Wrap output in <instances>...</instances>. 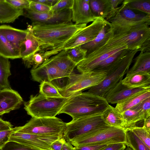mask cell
<instances>
[{
    "mask_svg": "<svg viewBox=\"0 0 150 150\" xmlns=\"http://www.w3.org/2000/svg\"><path fill=\"white\" fill-rule=\"evenodd\" d=\"M87 26L72 22L58 24L32 22L27 28L38 39L43 49H61L66 42L77 32Z\"/></svg>",
    "mask_w": 150,
    "mask_h": 150,
    "instance_id": "6da1fadb",
    "label": "cell"
},
{
    "mask_svg": "<svg viewBox=\"0 0 150 150\" xmlns=\"http://www.w3.org/2000/svg\"><path fill=\"white\" fill-rule=\"evenodd\" d=\"M108 25L109 38L105 45L96 50H114L126 45L129 50L139 51L144 42L150 38V28L147 24L120 26L109 22Z\"/></svg>",
    "mask_w": 150,
    "mask_h": 150,
    "instance_id": "7a4b0ae2",
    "label": "cell"
},
{
    "mask_svg": "<svg viewBox=\"0 0 150 150\" xmlns=\"http://www.w3.org/2000/svg\"><path fill=\"white\" fill-rule=\"evenodd\" d=\"M109 105L102 97L89 92H81L70 96L59 114L69 115L72 120L88 115L102 114Z\"/></svg>",
    "mask_w": 150,
    "mask_h": 150,
    "instance_id": "3957f363",
    "label": "cell"
},
{
    "mask_svg": "<svg viewBox=\"0 0 150 150\" xmlns=\"http://www.w3.org/2000/svg\"><path fill=\"white\" fill-rule=\"evenodd\" d=\"M69 97L49 98L40 93L31 95L24 103V108L32 117H54L59 112Z\"/></svg>",
    "mask_w": 150,
    "mask_h": 150,
    "instance_id": "277c9868",
    "label": "cell"
},
{
    "mask_svg": "<svg viewBox=\"0 0 150 150\" xmlns=\"http://www.w3.org/2000/svg\"><path fill=\"white\" fill-rule=\"evenodd\" d=\"M70 142L74 147L108 143H122L126 145V129L105 125Z\"/></svg>",
    "mask_w": 150,
    "mask_h": 150,
    "instance_id": "5b68a950",
    "label": "cell"
},
{
    "mask_svg": "<svg viewBox=\"0 0 150 150\" xmlns=\"http://www.w3.org/2000/svg\"><path fill=\"white\" fill-rule=\"evenodd\" d=\"M138 50H129L109 71L105 78L89 88L88 92L103 97L105 94L122 79L127 73Z\"/></svg>",
    "mask_w": 150,
    "mask_h": 150,
    "instance_id": "8992f818",
    "label": "cell"
},
{
    "mask_svg": "<svg viewBox=\"0 0 150 150\" xmlns=\"http://www.w3.org/2000/svg\"><path fill=\"white\" fill-rule=\"evenodd\" d=\"M66 123L57 117H32L16 132L47 136H63Z\"/></svg>",
    "mask_w": 150,
    "mask_h": 150,
    "instance_id": "52a82bcc",
    "label": "cell"
},
{
    "mask_svg": "<svg viewBox=\"0 0 150 150\" xmlns=\"http://www.w3.org/2000/svg\"><path fill=\"white\" fill-rule=\"evenodd\" d=\"M106 75L107 73L105 72L94 71L80 74L74 73L68 78V83L66 85L57 88L63 97H69L97 85L105 78Z\"/></svg>",
    "mask_w": 150,
    "mask_h": 150,
    "instance_id": "ba28073f",
    "label": "cell"
},
{
    "mask_svg": "<svg viewBox=\"0 0 150 150\" xmlns=\"http://www.w3.org/2000/svg\"><path fill=\"white\" fill-rule=\"evenodd\" d=\"M105 125L102 114L85 116L66 123L63 137L66 141L70 142Z\"/></svg>",
    "mask_w": 150,
    "mask_h": 150,
    "instance_id": "9c48e42d",
    "label": "cell"
},
{
    "mask_svg": "<svg viewBox=\"0 0 150 150\" xmlns=\"http://www.w3.org/2000/svg\"><path fill=\"white\" fill-rule=\"evenodd\" d=\"M108 23L104 18L97 17L91 23L78 31L67 41L63 46V50L80 46L93 40Z\"/></svg>",
    "mask_w": 150,
    "mask_h": 150,
    "instance_id": "30bf717a",
    "label": "cell"
},
{
    "mask_svg": "<svg viewBox=\"0 0 150 150\" xmlns=\"http://www.w3.org/2000/svg\"><path fill=\"white\" fill-rule=\"evenodd\" d=\"M23 16L30 19L33 22L47 24H58L71 22L72 12L71 9L58 11L51 10L43 13L33 11L29 8L23 9Z\"/></svg>",
    "mask_w": 150,
    "mask_h": 150,
    "instance_id": "8fae6325",
    "label": "cell"
},
{
    "mask_svg": "<svg viewBox=\"0 0 150 150\" xmlns=\"http://www.w3.org/2000/svg\"><path fill=\"white\" fill-rule=\"evenodd\" d=\"M63 136H47L16 132L9 141H13L41 150H51V145Z\"/></svg>",
    "mask_w": 150,
    "mask_h": 150,
    "instance_id": "7c38bea8",
    "label": "cell"
},
{
    "mask_svg": "<svg viewBox=\"0 0 150 150\" xmlns=\"http://www.w3.org/2000/svg\"><path fill=\"white\" fill-rule=\"evenodd\" d=\"M122 80L104 95L103 98L109 103H120L136 95L150 90V87H128L122 83Z\"/></svg>",
    "mask_w": 150,
    "mask_h": 150,
    "instance_id": "4fadbf2b",
    "label": "cell"
},
{
    "mask_svg": "<svg viewBox=\"0 0 150 150\" xmlns=\"http://www.w3.org/2000/svg\"><path fill=\"white\" fill-rule=\"evenodd\" d=\"M127 49V46L114 50H102L95 51L87 55L83 60L76 66L78 71L81 73L93 71L102 61L121 50Z\"/></svg>",
    "mask_w": 150,
    "mask_h": 150,
    "instance_id": "5bb4252c",
    "label": "cell"
},
{
    "mask_svg": "<svg viewBox=\"0 0 150 150\" xmlns=\"http://www.w3.org/2000/svg\"><path fill=\"white\" fill-rule=\"evenodd\" d=\"M30 73L32 79L40 83L52 82L55 79L67 77L52 64L49 58L38 67L32 69Z\"/></svg>",
    "mask_w": 150,
    "mask_h": 150,
    "instance_id": "9a60e30c",
    "label": "cell"
},
{
    "mask_svg": "<svg viewBox=\"0 0 150 150\" xmlns=\"http://www.w3.org/2000/svg\"><path fill=\"white\" fill-rule=\"evenodd\" d=\"M112 13L118 18L120 24L123 25L150 24V15L136 13L122 4Z\"/></svg>",
    "mask_w": 150,
    "mask_h": 150,
    "instance_id": "2e32d148",
    "label": "cell"
},
{
    "mask_svg": "<svg viewBox=\"0 0 150 150\" xmlns=\"http://www.w3.org/2000/svg\"><path fill=\"white\" fill-rule=\"evenodd\" d=\"M89 0H73L71 9L72 21L76 25L86 24L93 22L97 17L90 8Z\"/></svg>",
    "mask_w": 150,
    "mask_h": 150,
    "instance_id": "e0dca14e",
    "label": "cell"
},
{
    "mask_svg": "<svg viewBox=\"0 0 150 150\" xmlns=\"http://www.w3.org/2000/svg\"><path fill=\"white\" fill-rule=\"evenodd\" d=\"M23 102L19 94L11 88L0 90V115L18 109Z\"/></svg>",
    "mask_w": 150,
    "mask_h": 150,
    "instance_id": "ac0fdd59",
    "label": "cell"
},
{
    "mask_svg": "<svg viewBox=\"0 0 150 150\" xmlns=\"http://www.w3.org/2000/svg\"><path fill=\"white\" fill-rule=\"evenodd\" d=\"M28 32L27 29L22 30L6 25H0V33L5 37L19 54L21 45Z\"/></svg>",
    "mask_w": 150,
    "mask_h": 150,
    "instance_id": "d6986e66",
    "label": "cell"
},
{
    "mask_svg": "<svg viewBox=\"0 0 150 150\" xmlns=\"http://www.w3.org/2000/svg\"><path fill=\"white\" fill-rule=\"evenodd\" d=\"M49 59L52 64L68 78L75 73L74 70L77 64L69 58L65 50H62Z\"/></svg>",
    "mask_w": 150,
    "mask_h": 150,
    "instance_id": "ffe728a7",
    "label": "cell"
},
{
    "mask_svg": "<svg viewBox=\"0 0 150 150\" xmlns=\"http://www.w3.org/2000/svg\"><path fill=\"white\" fill-rule=\"evenodd\" d=\"M61 49H43L40 47L39 50L32 55L22 59L25 67L35 69L38 67L50 57L55 55L62 50Z\"/></svg>",
    "mask_w": 150,
    "mask_h": 150,
    "instance_id": "44dd1931",
    "label": "cell"
},
{
    "mask_svg": "<svg viewBox=\"0 0 150 150\" xmlns=\"http://www.w3.org/2000/svg\"><path fill=\"white\" fill-rule=\"evenodd\" d=\"M23 14V9L14 8L6 0H0V23H13Z\"/></svg>",
    "mask_w": 150,
    "mask_h": 150,
    "instance_id": "7402d4cb",
    "label": "cell"
},
{
    "mask_svg": "<svg viewBox=\"0 0 150 150\" xmlns=\"http://www.w3.org/2000/svg\"><path fill=\"white\" fill-rule=\"evenodd\" d=\"M133 61L134 64L129 69L126 76L139 72L150 74V52H140Z\"/></svg>",
    "mask_w": 150,
    "mask_h": 150,
    "instance_id": "603a6c76",
    "label": "cell"
},
{
    "mask_svg": "<svg viewBox=\"0 0 150 150\" xmlns=\"http://www.w3.org/2000/svg\"><path fill=\"white\" fill-rule=\"evenodd\" d=\"M102 117L105 124L107 126L125 129L122 115L115 107L109 105L103 112Z\"/></svg>",
    "mask_w": 150,
    "mask_h": 150,
    "instance_id": "cb8c5ba5",
    "label": "cell"
},
{
    "mask_svg": "<svg viewBox=\"0 0 150 150\" xmlns=\"http://www.w3.org/2000/svg\"><path fill=\"white\" fill-rule=\"evenodd\" d=\"M108 28V24L102 28L94 39L80 45L82 49L86 50V56L95 51L105 45L110 35Z\"/></svg>",
    "mask_w": 150,
    "mask_h": 150,
    "instance_id": "d4e9b609",
    "label": "cell"
},
{
    "mask_svg": "<svg viewBox=\"0 0 150 150\" xmlns=\"http://www.w3.org/2000/svg\"><path fill=\"white\" fill-rule=\"evenodd\" d=\"M122 83L131 88L150 87V74L139 72L126 77L122 80Z\"/></svg>",
    "mask_w": 150,
    "mask_h": 150,
    "instance_id": "484cf974",
    "label": "cell"
},
{
    "mask_svg": "<svg viewBox=\"0 0 150 150\" xmlns=\"http://www.w3.org/2000/svg\"><path fill=\"white\" fill-rule=\"evenodd\" d=\"M28 29V33L22 43L20 48V55L22 59L32 55L39 50L40 47V44L38 40L30 31Z\"/></svg>",
    "mask_w": 150,
    "mask_h": 150,
    "instance_id": "4316f807",
    "label": "cell"
},
{
    "mask_svg": "<svg viewBox=\"0 0 150 150\" xmlns=\"http://www.w3.org/2000/svg\"><path fill=\"white\" fill-rule=\"evenodd\" d=\"M89 4L92 13L96 17L105 19L113 11L110 0H89Z\"/></svg>",
    "mask_w": 150,
    "mask_h": 150,
    "instance_id": "83f0119b",
    "label": "cell"
},
{
    "mask_svg": "<svg viewBox=\"0 0 150 150\" xmlns=\"http://www.w3.org/2000/svg\"><path fill=\"white\" fill-rule=\"evenodd\" d=\"M129 51L127 49H124L112 54L101 62L92 71L107 73Z\"/></svg>",
    "mask_w": 150,
    "mask_h": 150,
    "instance_id": "f1b7e54d",
    "label": "cell"
},
{
    "mask_svg": "<svg viewBox=\"0 0 150 150\" xmlns=\"http://www.w3.org/2000/svg\"><path fill=\"white\" fill-rule=\"evenodd\" d=\"M150 97V90L136 95L125 101L116 104L115 108L122 113L136 106L145 99Z\"/></svg>",
    "mask_w": 150,
    "mask_h": 150,
    "instance_id": "f546056e",
    "label": "cell"
},
{
    "mask_svg": "<svg viewBox=\"0 0 150 150\" xmlns=\"http://www.w3.org/2000/svg\"><path fill=\"white\" fill-rule=\"evenodd\" d=\"M9 59L0 56V90L11 89L8 78L11 75Z\"/></svg>",
    "mask_w": 150,
    "mask_h": 150,
    "instance_id": "4dcf8cb0",
    "label": "cell"
},
{
    "mask_svg": "<svg viewBox=\"0 0 150 150\" xmlns=\"http://www.w3.org/2000/svg\"><path fill=\"white\" fill-rule=\"evenodd\" d=\"M124 122V128H128L135 125L138 122L142 120L145 118L142 112L130 109L121 113Z\"/></svg>",
    "mask_w": 150,
    "mask_h": 150,
    "instance_id": "1f68e13d",
    "label": "cell"
},
{
    "mask_svg": "<svg viewBox=\"0 0 150 150\" xmlns=\"http://www.w3.org/2000/svg\"><path fill=\"white\" fill-rule=\"evenodd\" d=\"M0 56L8 59L21 58L20 54L15 50L5 37L0 33Z\"/></svg>",
    "mask_w": 150,
    "mask_h": 150,
    "instance_id": "d6a6232c",
    "label": "cell"
},
{
    "mask_svg": "<svg viewBox=\"0 0 150 150\" xmlns=\"http://www.w3.org/2000/svg\"><path fill=\"white\" fill-rule=\"evenodd\" d=\"M126 146L132 150H150L146 145L128 128H125Z\"/></svg>",
    "mask_w": 150,
    "mask_h": 150,
    "instance_id": "836d02e7",
    "label": "cell"
},
{
    "mask_svg": "<svg viewBox=\"0 0 150 150\" xmlns=\"http://www.w3.org/2000/svg\"><path fill=\"white\" fill-rule=\"evenodd\" d=\"M122 4L128 8L150 15V0H123Z\"/></svg>",
    "mask_w": 150,
    "mask_h": 150,
    "instance_id": "e575fe53",
    "label": "cell"
},
{
    "mask_svg": "<svg viewBox=\"0 0 150 150\" xmlns=\"http://www.w3.org/2000/svg\"><path fill=\"white\" fill-rule=\"evenodd\" d=\"M39 93L49 98L64 97L60 93L57 87L51 82L44 81L40 83Z\"/></svg>",
    "mask_w": 150,
    "mask_h": 150,
    "instance_id": "d590c367",
    "label": "cell"
},
{
    "mask_svg": "<svg viewBox=\"0 0 150 150\" xmlns=\"http://www.w3.org/2000/svg\"><path fill=\"white\" fill-rule=\"evenodd\" d=\"M64 50L69 58L77 64L83 60L86 55V50L80 46Z\"/></svg>",
    "mask_w": 150,
    "mask_h": 150,
    "instance_id": "8d00e7d4",
    "label": "cell"
},
{
    "mask_svg": "<svg viewBox=\"0 0 150 150\" xmlns=\"http://www.w3.org/2000/svg\"><path fill=\"white\" fill-rule=\"evenodd\" d=\"M150 149V132L142 127L136 125L128 128Z\"/></svg>",
    "mask_w": 150,
    "mask_h": 150,
    "instance_id": "74e56055",
    "label": "cell"
},
{
    "mask_svg": "<svg viewBox=\"0 0 150 150\" xmlns=\"http://www.w3.org/2000/svg\"><path fill=\"white\" fill-rule=\"evenodd\" d=\"M1 150H41L35 149L13 141H8Z\"/></svg>",
    "mask_w": 150,
    "mask_h": 150,
    "instance_id": "f35d334b",
    "label": "cell"
},
{
    "mask_svg": "<svg viewBox=\"0 0 150 150\" xmlns=\"http://www.w3.org/2000/svg\"><path fill=\"white\" fill-rule=\"evenodd\" d=\"M131 109L142 112L144 114L145 117L150 116V97Z\"/></svg>",
    "mask_w": 150,
    "mask_h": 150,
    "instance_id": "ab89813d",
    "label": "cell"
},
{
    "mask_svg": "<svg viewBox=\"0 0 150 150\" xmlns=\"http://www.w3.org/2000/svg\"><path fill=\"white\" fill-rule=\"evenodd\" d=\"M19 127L11 129L0 131V149L2 148L9 141L11 135L13 133L17 132Z\"/></svg>",
    "mask_w": 150,
    "mask_h": 150,
    "instance_id": "60d3db41",
    "label": "cell"
},
{
    "mask_svg": "<svg viewBox=\"0 0 150 150\" xmlns=\"http://www.w3.org/2000/svg\"><path fill=\"white\" fill-rule=\"evenodd\" d=\"M73 0H59L58 2L51 7V10L58 11L65 9H71Z\"/></svg>",
    "mask_w": 150,
    "mask_h": 150,
    "instance_id": "b9f144b4",
    "label": "cell"
},
{
    "mask_svg": "<svg viewBox=\"0 0 150 150\" xmlns=\"http://www.w3.org/2000/svg\"><path fill=\"white\" fill-rule=\"evenodd\" d=\"M29 9L35 12L43 13L47 12L50 10L51 7L42 3L36 2L34 0H30Z\"/></svg>",
    "mask_w": 150,
    "mask_h": 150,
    "instance_id": "7bdbcfd3",
    "label": "cell"
},
{
    "mask_svg": "<svg viewBox=\"0 0 150 150\" xmlns=\"http://www.w3.org/2000/svg\"><path fill=\"white\" fill-rule=\"evenodd\" d=\"M6 1L14 8L20 9L29 8L30 0H6Z\"/></svg>",
    "mask_w": 150,
    "mask_h": 150,
    "instance_id": "ee69618b",
    "label": "cell"
},
{
    "mask_svg": "<svg viewBox=\"0 0 150 150\" xmlns=\"http://www.w3.org/2000/svg\"><path fill=\"white\" fill-rule=\"evenodd\" d=\"M112 144L113 143H108L100 144L86 145L74 147V149L75 150H101L108 145Z\"/></svg>",
    "mask_w": 150,
    "mask_h": 150,
    "instance_id": "f6af8a7d",
    "label": "cell"
},
{
    "mask_svg": "<svg viewBox=\"0 0 150 150\" xmlns=\"http://www.w3.org/2000/svg\"><path fill=\"white\" fill-rule=\"evenodd\" d=\"M126 146L124 143H115L108 145L101 150H123Z\"/></svg>",
    "mask_w": 150,
    "mask_h": 150,
    "instance_id": "bcb514c9",
    "label": "cell"
},
{
    "mask_svg": "<svg viewBox=\"0 0 150 150\" xmlns=\"http://www.w3.org/2000/svg\"><path fill=\"white\" fill-rule=\"evenodd\" d=\"M66 142V140L63 137L55 141L51 145V150H61Z\"/></svg>",
    "mask_w": 150,
    "mask_h": 150,
    "instance_id": "7dc6e473",
    "label": "cell"
},
{
    "mask_svg": "<svg viewBox=\"0 0 150 150\" xmlns=\"http://www.w3.org/2000/svg\"><path fill=\"white\" fill-rule=\"evenodd\" d=\"M13 126L9 122L0 118V131L11 129L13 128Z\"/></svg>",
    "mask_w": 150,
    "mask_h": 150,
    "instance_id": "c3c4849f",
    "label": "cell"
},
{
    "mask_svg": "<svg viewBox=\"0 0 150 150\" xmlns=\"http://www.w3.org/2000/svg\"><path fill=\"white\" fill-rule=\"evenodd\" d=\"M59 0H34V1L52 7Z\"/></svg>",
    "mask_w": 150,
    "mask_h": 150,
    "instance_id": "681fc988",
    "label": "cell"
},
{
    "mask_svg": "<svg viewBox=\"0 0 150 150\" xmlns=\"http://www.w3.org/2000/svg\"><path fill=\"white\" fill-rule=\"evenodd\" d=\"M144 120V123L142 127L150 132V116L145 117Z\"/></svg>",
    "mask_w": 150,
    "mask_h": 150,
    "instance_id": "f907efd6",
    "label": "cell"
},
{
    "mask_svg": "<svg viewBox=\"0 0 150 150\" xmlns=\"http://www.w3.org/2000/svg\"><path fill=\"white\" fill-rule=\"evenodd\" d=\"M61 150H75L74 147L73 146L71 143L67 141L64 144Z\"/></svg>",
    "mask_w": 150,
    "mask_h": 150,
    "instance_id": "816d5d0a",
    "label": "cell"
},
{
    "mask_svg": "<svg viewBox=\"0 0 150 150\" xmlns=\"http://www.w3.org/2000/svg\"><path fill=\"white\" fill-rule=\"evenodd\" d=\"M112 9L114 10L118 6L122 3L123 0H110Z\"/></svg>",
    "mask_w": 150,
    "mask_h": 150,
    "instance_id": "f5cc1de1",
    "label": "cell"
},
{
    "mask_svg": "<svg viewBox=\"0 0 150 150\" xmlns=\"http://www.w3.org/2000/svg\"><path fill=\"white\" fill-rule=\"evenodd\" d=\"M123 150H132L130 147L129 146H127V147Z\"/></svg>",
    "mask_w": 150,
    "mask_h": 150,
    "instance_id": "db71d44e",
    "label": "cell"
},
{
    "mask_svg": "<svg viewBox=\"0 0 150 150\" xmlns=\"http://www.w3.org/2000/svg\"><path fill=\"white\" fill-rule=\"evenodd\" d=\"M0 150H1V149H0Z\"/></svg>",
    "mask_w": 150,
    "mask_h": 150,
    "instance_id": "11a10c76",
    "label": "cell"
}]
</instances>
